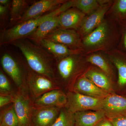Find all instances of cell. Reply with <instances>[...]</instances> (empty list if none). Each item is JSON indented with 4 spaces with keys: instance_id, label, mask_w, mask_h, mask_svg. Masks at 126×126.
<instances>
[{
    "instance_id": "obj_24",
    "label": "cell",
    "mask_w": 126,
    "mask_h": 126,
    "mask_svg": "<svg viewBox=\"0 0 126 126\" xmlns=\"http://www.w3.org/2000/svg\"><path fill=\"white\" fill-rule=\"evenodd\" d=\"M98 1L96 0H73V7L78 8L84 14H89L99 6Z\"/></svg>"
},
{
    "instance_id": "obj_19",
    "label": "cell",
    "mask_w": 126,
    "mask_h": 126,
    "mask_svg": "<svg viewBox=\"0 0 126 126\" xmlns=\"http://www.w3.org/2000/svg\"><path fill=\"white\" fill-rule=\"evenodd\" d=\"M25 0H13L10 9V23L7 29L16 24L32 3Z\"/></svg>"
},
{
    "instance_id": "obj_16",
    "label": "cell",
    "mask_w": 126,
    "mask_h": 126,
    "mask_svg": "<svg viewBox=\"0 0 126 126\" xmlns=\"http://www.w3.org/2000/svg\"><path fill=\"white\" fill-rule=\"evenodd\" d=\"M59 16L46 21L26 38L29 39L35 43L45 38L50 32L60 27Z\"/></svg>"
},
{
    "instance_id": "obj_15",
    "label": "cell",
    "mask_w": 126,
    "mask_h": 126,
    "mask_svg": "<svg viewBox=\"0 0 126 126\" xmlns=\"http://www.w3.org/2000/svg\"><path fill=\"white\" fill-rule=\"evenodd\" d=\"M106 117L103 110L79 112L74 113L75 126H96Z\"/></svg>"
},
{
    "instance_id": "obj_21",
    "label": "cell",
    "mask_w": 126,
    "mask_h": 126,
    "mask_svg": "<svg viewBox=\"0 0 126 126\" xmlns=\"http://www.w3.org/2000/svg\"><path fill=\"white\" fill-rule=\"evenodd\" d=\"M84 76L89 79L97 87L109 93L112 90L109 79L106 75L101 73L95 70H90Z\"/></svg>"
},
{
    "instance_id": "obj_22",
    "label": "cell",
    "mask_w": 126,
    "mask_h": 126,
    "mask_svg": "<svg viewBox=\"0 0 126 126\" xmlns=\"http://www.w3.org/2000/svg\"><path fill=\"white\" fill-rule=\"evenodd\" d=\"M0 126H18V118L13 104L1 111Z\"/></svg>"
},
{
    "instance_id": "obj_31",
    "label": "cell",
    "mask_w": 126,
    "mask_h": 126,
    "mask_svg": "<svg viewBox=\"0 0 126 126\" xmlns=\"http://www.w3.org/2000/svg\"><path fill=\"white\" fill-rule=\"evenodd\" d=\"M117 9L121 13L125 14L126 13V0H118L117 3Z\"/></svg>"
},
{
    "instance_id": "obj_30",
    "label": "cell",
    "mask_w": 126,
    "mask_h": 126,
    "mask_svg": "<svg viewBox=\"0 0 126 126\" xmlns=\"http://www.w3.org/2000/svg\"><path fill=\"white\" fill-rule=\"evenodd\" d=\"M13 94L11 95L0 94V108H1L9 104L13 103Z\"/></svg>"
},
{
    "instance_id": "obj_13",
    "label": "cell",
    "mask_w": 126,
    "mask_h": 126,
    "mask_svg": "<svg viewBox=\"0 0 126 126\" xmlns=\"http://www.w3.org/2000/svg\"><path fill=\"white\" fill-rule=\"evenodd\" d=\"M35 44L40 46L54 56L56 61L72 55L79 54V49H72L65 46L44 38Z\"/></svg>"
},
{
    "instance_id": "obj_26",
    "label": "cell",
    "mask_w": 126,
    "mask_h": 126,
    "mask_svg": "<svg viewBox=\"0 0 126 126\" xmlns=\"http://www.w3.org/2000/svg\"><path fill=\"white\" fill-rule=\"evenodd\" d=\"M113 61L118 71V83L124 86L126 84V63L117 59H113Z\"/></svg>"
},
{
    "instance_id": "obj_34",
    "label": "cell",
    "mask_w": 126,
    "mask_h": 126,
    "mask_svg": "<svg viewBox=\"0 0 126 126\" xmlns=\"http://www.w3.org/2000/svg\"><path fill=\"white\" fill-rule=\"evenodd\" d=\"M124 44L126 48V33L125 34L124 37Z\"/></svg>"
},
{
    "instance_id": "obj_25",
    "label": "cell",
    "mask_w": 126,
    "mask_h": 126,
    "mask_svg": "<svg viewBox=\"0 0 126 126\" xmlns=\"http://www.w3.org/2000/svg\"><path fill=\"white\" fill-rule=\"evenodd\" d=\"M87 61L96 65L108 75H110V71L109 66L104 59L98 55H93L88 59Z\"/></svg>"
},
{
    "instance_id": "obj_2",
    "label": "cell",
    "mask_w": 126,
    "mask_h": 126,
    "mask_svg": "<svg viewBox=\"0 0 126 126\" xmlns=\"http://www.w3.org/2000/svg\"><path fill=\"white\" fill-rule=\"evenodd\" d=\"M73 0L66 1L58 8L49 12L31 19L13 27L4 29L0 37V45L10 44L15 41L26 38L33 33L41 24L50 18L59 15L72 7Z\"/></svg>"
},
{
    "instance_id": "obj_23",
    "label": "cell",
    "mask_w": 126,
    "mask_h": 126,
    "mask_svg": "<svg viewBox=\"0 0 126 126\" xmlns=\"http://www.w3.org/2000/svg\"><path fill=\"white\" fill-rule=\"evenodd\" d=\"M51 126H75L74 113L66 108H61L58 116Z\"/></svg>"
},
{
    "instance_id": "obj_27",
    "label": "cell",
    "mask_w": 126,
    "mask_h": 126,
    "mask_svg": "<svg viewBox=\"0 0 126 126\" xmlns=\"http://www.w3.org/2000/svg\"><path fill=\"white\" fill-rule=\"evenodd\" d=\"M14 92L12 90L10 84L2 70L0 71V94L11 95Z\"/></svg>"
},
{
    "instance_id": "obj_28",
    "label": "cell",
    "mask_w": 126,
    "mask_h": 126,
    "mask_svg": "<svg viewBox=\"0 0 126 126\" xmlns=\"http://www.w3.org/2000/svg\"><path fill=\"white\" fill-rule=\"evenodd\" d=\"M11 5L4 6L0 5V24L2 26H4L5 22L9 9H10Z\"/></svg>"
},
{
    "instance_id": "obj_32",
    "label": "cell",
    "mask_w": 126,
    "mask_h": 126,
    "mask_svg": "<svg viewBox=\"0 0 126 126\" xmlns=\"http://www.w3.org/2000/svg\"><path fill=\"white\" fill-rule=\"evenodd\" d=\"M96 126H113L112 123L108 118L106 117L102 119L97 124Z\"/></svg>"
},
{
    "instance_id": "obj_18",
    "label": "cell",
    "mask_w": 126,
    "mask_h": 126,
    "mask_svg": "<svg viewBox=\"0 0 126 126\" xmlns=\"http://www.w3.org/2000/svg\"><path fill=\"white\" fill-rule=\"evenodd\" d=\"M76 54L66 56L56 61L55 75L58 74L60 78L64 80L72 77L76 67Z\"/></svg>"
},
{
    "instance_id": "obj_33",
    "label": "cell",
    "mask_w": 126,
    "mask_h": 126,
    "mask_svg": "<svg viewBox=\"0 0 126 126\" xmlns=\"http://www.w3.org/2000/svg\"><path fill=\"white\" fill-rule=\"evenodd\" d=\"M11 1L9 0H0V5L6 6L11 4Z\"/></svg>"
},
{
    "instance_id": "obj_5",
    "label": "cell",
    "mask_w": 126,
    "mask_h": 126,
    "mask_svg": "<svg viewBox=\"0 0 126 126\" xmlns=\"http://www.w3.org/2000/svg\"><path fill=\"white\" fill-rule=\"evenodd\" d=\"M67 95V103L65 108L73 113L103 110L104 99L89 96L73 91L69 92Z\"/></svg>"
},
{
    "instance_id": "obj_17",
    "label": "cell",
    "mask_w": 126,
    "mask_h": 126,
    "mask_svg": "<svg viewBox=\"0 0 126 126\" xmlns=\"http://www.w3.org/2000/svg\"><path fill=\"white\" fill-rule=\"evenodd\" d=\"M109 7L108 5H103L83 20L80 27L81 33L84 35L90 33L93 30L101 24L102 20Z\"/></svg>"
},
{
    "instance_id": "obj_8",
    "label": "cell",
    "mask_w": 126,
    "mask_h": 126,
    "mask_svg": "<svg viewBox=\"0 0 126 126\" xmlns=\"http://www.w3.org/2000/svg\"><path fill=\"white\" fill-rule=\"evenodd\" d=\"M1 64L4 70L19 88H25L26 83L25 73H23L15 58L8 53H5L1 59Z\"/></svg>"
},
{
    "instance_id": "obj_10",
    "label": "cell",
    "mask_w": 126,
    "mask_h": 126,
    "mask_svg": "<svg viewBox=\"0 0 126 126\" xmlns=\"http://www.w3.org/2000/svg\"><path fill=\"white\" fill-rule=\"evenodd\" d=\"M103 110L109 119L118 116H126V98L109 94L103 99Z\"/></svg>"
},
{
    "instance_id": "obj_7",
    "label": "cell",
    "mask_w": 126,
    "mask_h": 126,
    "mask_svg": "<svg viewBox=\"0 0 126 126\" xmlns=\"http://www.w3.org/2000/svg\"><path fill=\"white\" fill-rule=\"evenodd\" d=\"M45 38L62 44L72 49L77 50L80 47L79 35L73 30L58 28L53 31Z\"/></svg>"
},
{
    "instance_id": "obj_20",
    "label": "cell",
    "mask_w": 126,
    "mask_h": 126,
    "mask_svg": "<svg viewBox=\"0 0 126 126\" xmlns=\"http://www.w3.org/2000/svg\"><path fill=\"white\" fill-rule=\"evenodd\" d=\"M107 26L105 23H102L84 38L83 43L88 46L97 45L103 43L106 39Z\"/></svg>"
},
{
    "instance_id": "obj_11",
    "label": "cell",
    "mask_w": 126,
    "mask_h": 126,
    "mask_svg": "<svg viewBox=\"0 0 126 126\" xmlns=\"http://www.w3.org/2000/svg\"><path fill=\"white\" fill-rule=\"evenodd\" d=\"M61 109L54 107L33 108V126H51L58 116Z\"/></svg>"
},
{
    "instance_id": "obj_12",
    "label": "cell",
    "mask_w": 126,
    "mask_h": 126,
    "mask_svg": "<svg viewBox=\"0 0 126 126\" xmlns=\"http://www.w3.org/2000/svg\"><path fill=\"white\" fill-rule=\"evenodd\" d=\"M73 92L89 96L104 99L109 94L97 87L89 79L84 76L79 78L73 86Z\"/></svg>"
},
{
    "instance_id": "obj_9",
    "label": "cell",
    "mask_w": 126,
    "mask_h": 126,
    "mask_svg": "<svg viewBox=\"0 0 126 126\" xmlns=\"http://www.w3.org/2000/svg\"><path fill=\"white\" fill-rule=\"evenodd\" d=\"M67 103V97L63 91L56 89L49 91L35 99L33 105L35 107L65 108Z\"/></svg>"
},
{
    "instance_id": "obj_29",
    "label": "cell",
    "mask_w": 126,
    "mask_h": 126,
    "mask_svg": "<svg viewBox=\"0 0 126 126\" xmlns=\"http://www.w3.org/2000/svg\"><path fill=\"white\" fill-rule=\"evenodd\" d=\"M109 119L113 126H126V116H118Z\"/></svg>"
},
{
    "instance_id": "obj_6",
    "label": "cell",
    "mask_w": 126,
    "mask_h": 126,
    "mask_svg": "<svg viewBox=\"0 0 126 126\" xmlns=\"http://www.w3.org/2000/svg\"><path fill=\"white\" fill-rule=\"evenodd\" d=\"M65 2L63 0H41L34 1L16 25L54 10Z\"/></svg>"
},
{
    "instance_id": "obj_3",
    "label": "cell",
    "mask_w": 126,
    "mask_h": 126,
    "mask_svg": "<svg viewBox=\"0 0 126 126\" xmlns=\"http://www.w3.org/2000/svg\"><path fill=\"white\" fill-rule=\"evenodd\" d=\"M26 82L33 101L51 90L60 89L57 81L34 72L25 65Z\"/></svg>"
},
{
    "instance_id": "obj_14",
    "label": "cell",
    "mask_w": 126,
    "mask_h": 126,
    "mask_svg": "<svg viewBox=\"0 0 126 126\" xmlns=\"http://www.w3.org/2000/svg\"><path fill=\"white\" fill-rule=\"evenodd\" d=\"M59 16L60 28L72 30L81 26L85 14L77 9H69L61 13Z\"/></svg>"
},
{
    "instance_id": "obj_1",
    "label": "cell",
    "mask_w": 126,
    "mask_h": 126,
    "mask_svg": "<svg viewBox=\"0 0 126 126\" xmlns=\"http://www.w3.org/2000/svg\"><path fill=\"white\" fill-rule=\"evenodd\" d=\"M9 44L19 49L32 70L56 80V59L45 49L27 38L16 40Z\"/></svg>"
},
{
    "instance_id": "obj_4",
    "label": "cell",
    "mask_w": 126,
    "mask_h": 126,
    "mask_svg": "<svg viewBox=\"0 0 126 126\" xmlns=\"http://www.w3.org/2000/svg\"><path fill=\"white\" fill-rule=\"evenodd\" d=\"M25 89L19 88L13 92V104L18 118V126H33V101L25 92Z\"/></svg>"
}]
</instances>
